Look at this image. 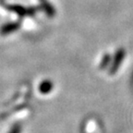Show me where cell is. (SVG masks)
I'll return each mask as SVG.
<instances>
[{
  "mask_svg": "<svg viewBox=\"0 0 133 133\" xmlns=\"http://www.w3.org/2000/svg\"><path fill=\"white\" fill-rule=\"evenodd\" d=\"M40 2H41L42 8L45 11V13L47 14L48 17H50V18H51V17L55 16V14H56V10H55L54 6L50 4L47 0H40Z\"/></svg>",
  "mask_w": 133,
  "mask_h": 133,
  "instance_id": "cell-4",
  "label": "cell"
},
{
  "mask_svg": "<svg viewBox=\"0 0 133 133\" xmlns=\"http://www.w3.org/2000/svg\"><path fill=\"white\" fill-rule=\"evenodd\" d=\"M125 56V51L123 49H119L117 50V52L116 53V56H115V59L113 61V64L111 65L110 70H109V73L110 75H114L115 73L117 71V69H119L121 63H122L123 59H124Z\"/></svg>",
  "mask_w": 133,
  "mask_h": 133,
  "instance_id": "cell-2",
  "label": "cell"
},
{
  "mask_svg": "<svg viewBox=\"0 0 133 133\" xmlns=\"http://www.w3.org/2000/svg\"><path fill=\"white\" fill-rule=\"evenodd\" d=\"M21 126L18 123V124H15L11 128V129L9 130L8 133H21Z\"/></svg>",
  "mask_w": 133,
  "mask_h": 133,
  "instance_id": "cell-7",
  "label": "cell"
},
{
  "mask_svg": "<svg viewBox=\"0 0 133 133\" xmlns=\"http://www.w3.org/2000/svg\"><path fill=\"white\" fill-rule=\"evenodd\" d=\"M21 27V21H17V22H11V23H6V24L3 25L2 27L0 28V33L5 35V34H8V33L15 31Z\"/></svg>",
  "mask_w": 133,
  "mask_h": 133,
  "instance_id": "cell-3",
  "label": "cell"
},
{
  "mask_svg": "<svg viewBox=\"0 0 133 133\" xmlns=\"http://www.w3.org/2000/svg\"><path fill=\"white\" fill-rule=\"evenodd\" d=\"M53 88V83L50 81H44L40 84L39 90L42 94H48Z\"/></svg>",
  "mask_w": 133,
  "mask_h": 133,
  "instance_id": "cell-5",
  "label": "cell"
},
{
  "mask_svg": "<svg viewBox=\"0 0 133 133\" xmlns=\"http://www.w3.org/2000/svg\"><path fill=\"white\" fill-rule=\"evenodd\" d=\"M6 9L10 11H13L16 14L19 15V18H23L25 16H29L32 17L36 14L38 10H39V8H36V6H32V8H25L24 6H19V5H11V6H6Z\"/></svg>",
  "mask_w": 133,
  "mask_h": 133,
  "instance_id": "cell-1",
  "label": "cell"
},
{
  "mask_svg": "<svg viewBox=\"0 0 133 133\" xmlns=\"http://www.w3.org/2000/svg\"><path fill=\"white\" fill-rule=\"evenodd\" d=\"M3 1H4V0H0V3H3Z\"/></svg>",
  "mask_w": 133,
  "mask_h": 133,
  "instance_id": "cell-8",
  "label": "cell"
},
{
  "mask_svg": "<svg viewBox=\"0 0 133 133\" xmlns=\"http://www.w3.org/2000/svg\"><path fill=\"white\" fill-rule=\"evenodd\" d=\"M111 61V56L110 55H105V56L103 57L102 59V62H101V64H100V68L101 69H104V68H106V66L109 65V63H110Z\"/></svg>",
  "mask_w": 133,
  "mask_h": 133,
  "instance_id": "cell-6",
  "label": "cell"
}]
</instances>
